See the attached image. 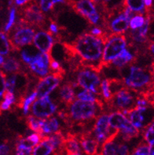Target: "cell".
<instances>
[{
	"label": "cell",
	"instance_id": "23",
	"mask_svg": "<svg viewBox=\"0 0 154 155\" xmlns=\"http://www.w3.org/2000/svg\"><path fill=\"white\" fill-rule=\"evenodd\" d=\"M2 69L6 72L13 73H18L21 72V63L18 59L14 57H9L6 59V61L2 63Z\"/></svg>",
	"mask_w": 154,
	"mask_h": 155
},
{
	"label": "cell",
	"instance_id": "29",
	"mask_svg": "<svg viewBox=\"0 0 154 155\" xmlns=\"http://www.w3.org/2000/svg\"><path fill=\"white\" fill-rule=\"evenodd\" d=\"M143 140L148 144L154 142V120L142 131Z\"/></svg>",
	"mask_w": 154,
	"mask_h": 155
},
{
	"label": "cell",
	"instance_id": "7",
	"mask_svg": "<svg viewBox=\"0 0 154 155\" xmlns=\"http://www.w3.org/2000/svg\"><path fill=\"white\" fill-rule=\"evenodd\" d=\"M131 10L126 7L120 11L118 12V14H116L114 18L109 20H104V27L106 29V32L109 35L114 34H123L127 31L129 28V21L130 19L134 15Z\"/></svg>",
	"mask_w": 154,
	"mask_h": 155
},
{
	"label": "cell",
	"instance_id": "6",
	"mask_svg": "<svg viewBox=\"0 0 154 155\" xmlns=\"http://www.w3.org/2000/svg\"><path fill=\"white\" fill-rule=\"evenodd\" d=\"M20 13L21 16L20 21L26 25L35 26L40 28H43L45 25L46 17L35 1L28 2L27 6H24Z\"/></svg>",
	"mask_w": 154,
	"mask_h": 155
},
{
	"label": "cell",
	"instance_id": "41",
	"mask_svg": "<svg viewBox=\"0 0 154 155\" xmlns=\"http://www.w3.org/2000/svg\"><path fill=\"white\" fill-rule=\"evenodd\" d=\"M58 31H59V28L58 25L55 23L54 21H51V24H50V27H49V32L51 34H54V35H58Z\"/></svg>",
	"mask_w": 154,
	"mask_h": 155
},
{
	"label": "cell",
	"instance_id": "38",
	"mask_svg": "<svg viewBox=\"0 0 154 155\" xmlns=\"http://www.w3.org/2000/svg\"><path fill=\"white\" fill-rule=\"evenodd\" d=\"M6 73L3 71L0 70V98L2 97L6 91Z\"/></svg>",
	"mask_w": 154,
	"mask_h": 155
},
{
	"label": "cell",
	"instance_id": "11",
	"mask_svg": "<svg viewBox=\"0 0 154 155\" xmlns=\"http://www.w3.org/2000/svg\"><path fill=\"white\" fill-rule=\"evenodd\" d=\"M77 84L94 94H101V80L98 73L88 68L82 69L77 75Z\"/></svg>",
	"mask_w": 154,
	"mask_h": 155
},
{
	"label": "cell",
	"instance_id": "34",
	"mask_svg": "<svg viewBox=\"0 0 154 155\" xmlns=\"http://www.w3.org/2000/svg\"><path fill=\"white\" fill-rule=\"evenodd\" d=\"M15 20H16V9L14 6L10 9V15H9V19H8L7 23L5 25V28H4V31L6 32H8L13 28V25L15 23Z\"/></svg>",
	"mask_w": 154,
	"mask_h": 155
},
{
	"label": "cell",
	"instance_id": "16",
	"mask_svg": "<svg viewBox=\"0 0 154 155\" xmlns=\"http://www.w3.org/2000/svg\"><path fill=\"white\" fill-rule=\"evenodd\" d=\"M28 66L35 76L46 77L50 73L49 54L40 52L33 62Z\"/></svg>",
	"mask_w": 154,
	"mask_h": 155
},
{
	"label": "cell",
	"instance_id": "1",
	"mask_svg": "<svg viewBox=\"0 0 154 155\" xmlns=\"http://www.w3.org/2000/svg\"><path fill=\"white\" fill-rule=\"evenodd\" d=\"M119 70L125 86L138 94H143L154 89L149 66L142 67L132 64L121 67Z\"/></svg>",
	"mask_w": 154,
	"mask_h": 155
},
{
	"label": "cell",
	"instance_id": "30",
	"mask_svg": "<svg viewBox=\"0 0 154 155\" xmlns=\"http://www.w3.org/2000/svg\"><path fill=\"white\" fill-rule=\"evenodd\" d=\"M101 94L107 103L113 98V95L111 92L110 87H109L108 79H105L102 81V82H101Z\"/></svg>",
	"mask_w": 154,
	"mask_h": 155
},
{
	"label": "cell",
	"instance_id": "45",
	"mask_svg": "<svg viewBox=\"0 0 154 155\" xmlns=\"http://www.w3.org/2000/svg\"><path fill=\"white\" fill-rule=\"evenodd\" d=\"M151 71V75H152V85L154 87V61L151 63V65H149Z\"/></svg>",
	"mask_w": 154,
	"mask_h": 155
},
{
	"label": "cell",
	"instance_id": "22",
	"mask_svg": "<svg viewBox=\"0 0 154 155\" xmlns=\"http://www.w3.org/2000/svg\"><path fill=\"white\" fill-rule=\"evenodd\" d=\"M123 6L135 14H146V13L143 0H124Z\"/></svg>",
	"mask_w": 154,
	"mask_h": 155
},
{
	"label": "cell",
	"instance_id": "21",
	"mask_svg": "<svg viewBox=\"0 0 154 155\" xmlns=\"http://www.w3.org/2000/svg\"><path fill=\"white\" fill-rule=\"evenodd\" d=\"M59 121L56 117L50 118L48 120L43 119L42 123V135L46 136L48 134H53L59 130Z\"/></svg>",
	"mask_w": 154,
	"mask_h": 155
},
{
	"label": "cell",
	"instance_id": "24",
	"mask_svg": "<svg viewBox=\"0 0 154 155\" xmlns=\"http://www.w3.org/2000/svg\"><path fill=\"white\" fill-rule=\"evenodd\" d=\"M76 97L80 100L85 101V102H95V103H98V105H100L102 107L104 106L102 101L98 99L95 96V94L94 92H92V91L87 90V89H84V90L80 91V92L76 93Z\"/></svg>",
	"mask_w": 154,
	"mask_h": 155
},
{
	"label": "cell",
	"instance_id": "33",
	"mask_svg": "<svg viewBox=\"0 0 154 155\" xmlns=\"http://www.w3.org/2000/svg\"><path fill=\"white\" fill-rule=\"evenodd\" d=\"M10 52V42L6 35L0 31V54L7 55Z\"/></svg>",
	"mask_w": 154,
	"mask_h": 155
},
{
	"label": "cell",
	"instance_id": "49",
	"mask_svg": "<svg viewBox=\"0 0 154 155\" xmlns=\"http://www.w3.org/2000/svg\"><path fill=\"white\" fill-rule=\"evenodd\" d=\"M2 115V110H1V108H0V116Z\"/></svg>",
	"mask_w": 154,
	"mask_h": 155
},
{
	"label": "cell",
	"instance_id": "32",
	"mask_svg": "<svg viewBox=\"0 0 154 155\" xmlns=\"http://www.w3.org/2000/svg\"><path fill=\"white\" fill-rule=\"evenodd\" d=\"M130 155H149V144L143 140L133 149Z\"/></svg>",
	"mask_w": 154,
	"mask_h": 155
},
{
	"label": "cell",
	"instance_id": "18",
	"mask_svg": "<svg viewBox=\"0 0 154 155\" xmlns=\"http://www.w3.org/2000/svg\"><path fill=\"white\" fill-rule=\"evenodd\" d=\"M137 55H138L137 54L132 53L131 51L126 48L114 60L112 61L110 65H114L115 67H117L118 69L125 66V65H132V64H135L138 60Z\"/></svg>",
	"mask_w": 154,
	"mask_h": 155
},
{
	"label": "cell",
	"instance_id": "47",
	"mask_svg": "<svg viewBox=\"0 0 154 155\" xmlns=\"http://www.w3.org/2000/svg\"><path fill=\"white\" fill-rule=\"evenodd\" d=\"M54 3H58V2H64V0H53Z\"/></svg>",
	"mask_w": 154,
	"mask_h": 155
},
{
	"label": "cell",
	"instance_id": "48",
	"mask_svg": "<svg viewBox=\"0 0 154 155\" xmlns=\"http://www.w3.org/2000/svg\"><path fill=\"white\" fill-rule=\"evenodd\" d=\"M93 1H94V2H95V3H97V2H98L100 1V0H93Z\"/></svg>",
	"mask_w": 154,
	"mask_h": 155
},
{
	"label": "cell",
	"instance_id": "20",
	"mask_svg": "<svg viewBox=\"0 0 154 155\" xmlns=\"http://www.w3.org/2000/svg\"><path fill=\"white\" fill-rule=\"evenodd\" d=\"M59 95H60L61 100L66 105V106L71 104L74 101L75 98V91L74 87L72 86V83H66L63 86H61L59 90Z\"/></svg>",
	"mask_w": 154,
	"mask_h": 155
},
{
	"label": "cell",
	"instance_id": "19",
	"mask_svg": "<svg viewBox=\"0 0 154 155\" xmlns=\"http://www.w3.org/2000/svg\"><path fill=\"white\" fill-rule=\"evenodd\" d=\"M54 152V147L49 140V136H42L41 141L32 150L31 155H50Z\"/></svg>",
	"mask_w": 154,
	"mask_h": 155
},
{
	"label": "cell",
	"instance_id": "13",
	"mask_svg": "<svg viewBox=\"0 0 154 155\" xmlns=\"http://www.w3.org/2000/svg\"><path fill=\"white\" fill-rule=\"evenodd\" d=\"M63 77L59 75L52 74L48 75L45 77L39 78L38 84L35 87V91L37 94V98H40L43 97L48 96V94L56 88L60 84V81Z\"/></svg>",
	"mask_w": 154,
	"mask_h": 155
},
{
	"label": "cell",
	"instance_id": "31",
	"mask_svg": "<svg viewBox=\"0 0 154 155\" xmlns=\"http://www.w3.org/2000/svg\"><path fill=\"white\" fill-rule=\"evenodd\" d=\"M36 98H37V94H36V91H32L29 95H28V97L25 98L21 107L25 115H28V113L29 111L30 106L33 104L34 101L35 100Z\"/></svg>",
	"mask_w": 154,
	"mask_h": 155
},
{
	"label": "cell",
	"instance_id": "2",
	"mask_svg": "<svg viewBox=\"0 0 154 155\" xmlns=\"http://www.w3.org/2000/svg\"><path fill=\"white\" fill-rule=\"evenodd\" d=\"M76 55L86 64H94L101 61L105 44L102 39L90 33L81 34L70 43Z\"/></svg>",
	"mask_w": 154,
	"mask_h": 155
},
{
	"label": "cell",
	"instance_id": "17",
	"mask_svg": "<svg viewBox=\"0 0 154 155\" xmlns=\"http://www.w3.org/2000/svg\"><path fill=\"white\" fill-rule=\"evenodd\" d=\"M54 39L49 31H41L34 36L33 43L35 47L43 53L50 54L54 45Z\"/></svg>",
	"mask_w": 154,
	"mask_h": 155
},
{
	"label": "cell",
	"instance_id": "44",
	"mask_svg": "<svg viewBox=\"0 0 154 155\" xmlns=\"http://www.w3.org/2000/svg\"><path fill=\"white\" fill-rule=\"evenodd\" d=\"M149 155H154V142L149 144Z\"/></svg>",
	"mask_w": 154,
	"mask_h": 155
},
{
	"label": "cell",
	"instance_id": "14",
	"mask_svg": "<svg viewBox=\"0 0 154 155\" xmlns=\"http://www.w3.org/2000/svg\"><path fill=\"white\" fill-rule=\"evenodd\" d=\"M91 132L100 146H102L111 133L109 124V115L107 114H102L97 117Z\"/></svg>",
	"mask_w": 154,
	"mask_h": 155
},
{
	"label": "cell",
	"instance_id": "36",
	"mask_svg": "<svg viewBox=\"0 0 154 155\" xmlns=\"http://www.w3.org/2000/svg\"><path fill=\"white\" fill-rule=\"evenodd\" d=\"M16 80H17V73L11 75L6 81V88L12 93H14L15 91Z\"/></svg>",
	"mask_w": 154,
	"mask_h": 155
},
{
	"label": "cell",
	"instance_id": "8",
	"mask_svg": "<svg viewBox=\"0 0 154 155\" xmlns=\"http://www.w3.org/2000/svg\"><path fill=\"white\" fill-rule=\"evenodd\" d=\"M131 124L142 132L154 120V106L149 105L145 107L135 106L125 114Z\"/></svg>",
	"mask_w": 154,
	"mask_h": 155
},
{
	"label": "cell",
	"instance_id": "12",
	"mask_svg": "<svg viewBox=\"0 0 154 155\" xmlns=\"http://www.w3.org/2000/svg\"><path fill=\"white\" fill-rule=\"evenodd\" d=\"M57 106L51 100L49 96L40 98L31 106V113L38 118H48L56 112Z\"/></svg>",
	"mask_w": 154,
	"mask_h": 155
},
{
	"label": "cell",
	"instance_id": "35",
	"mask_svg": "<svg viewBox=\"0 0 154 155\" xmlns=\"http://www.w3.org/2000/svg\"><path fill=\"white\" fill-rule=\"evenodd\" d=\"M149 17V39L154 40V9L152 8L147 13Z\"/></svg>",
	"mask_w": 154,
	"mask_h": 155
},
{
	"label": "cell",
	"instance_id": "40",
	"mask_svg": "<svg viewBox=\"0 0 154 155\" xmlns=\"http://www.w3.org/2000/svg\"><path fill=\"white\" fill-rule=\"evenodd\" d=\"M12 150L7 143L0 144V155H11Z\"/></svg>",
	"mask_w": 154,
	"mask_h": 155
},
{
	"label": "cell",
	"instance_id": "26",
	"mask_svg": "<svg viewBox=\"0 0 154 155\" xmlns=\"http://www.w3.org/2000/svg\"><path fill=\"white\" fill-rule=\"evenodd\" d=\"M40 52L37 50H33V48H25L21 51V60L25 63L26 65H30L33 62Z\"/></svg>",
	"mask_w": 154,
	"mask_h": 155
},
{
	"label": "cell",
	"instance_id": "43",
	"mask_svg": "<svg viewBox=\"0 0 154 155\" xmlns=\"http://www.w3.org/2000/svg\"><path fill=\"white\" fill-rule=\"evenodd\" d=\"M15 4L17 6H23L25 4L28 3V2H29L31 0H14Z\"/></svg>",
	"mask_w": 154,
	"mask_h": 155
},
{
	"label": "cell",
	"instance_id": "4",
	"mask_svg": "<svg viewBox=\"0 0 154 155\" xmlns=\"http://www.w3.org/2000/svg\"><path fill=\"white\" fill-rule=\"evenodd\" d=\"M127 42L126 35L123 34H114L109 35L103 50L101 60L103 67L109 66L113 60L127 48Z\"/></svg>",
	"mask_w": 154,
	"mask_h": 155
},
{
	"label": "cell",
	"instance_id": "28",
	"mask_svg": "<svg viewBox=\"0 0 154 155\" xmlns=\"http://www.w3.org/2000/svg\"><path fill=\"white\" fill-rule=\"evenodd\" d=\"M4 100L0 103V108L2 110H9L11 109V106L15 103V96L14 93H12L9 91H5L3 95Z\"/></svg>",
	"mask_w": 154,
	"mask_h": 155
},
{
	"label": "cell",
	"instance_id": "9",
	"mask_svg": "<svg viewBox=\"0 0 154 155\" xmlns=\"http://www.w3.org/2000/svg\"><path fill=\"white\" fill-rule=\"evenodd\" d=\"M66 2L78 14L84 17L91 25H98L100 14L96 8V3L93 0H69Z\"/></svg>",
	"mask_w": 154,
	"mask_h": 155
},
{
	"label": "cell",
	"instance_id": "46",
	"mask_svg": "<svg viewBox=\"0 0 154 155\" xmlns=\"http://www.w3.org/2000/svg\"><path fill=\"white\" fill-rule=\"evenodd\" d=\"M4 61V59L3 58H2V56L1 54H0V65H2V63H3Z\"/></svg>",
	"mask_w": 154,
	"mask_h": 155
},
{
	"label": "cell",
	"instance_id": "39",
	"mask_svg": "<svg viewBox=\"0 0 154 155\" xmlns=\"http://www.w3.org/2000/svg\"><path fill=\"white\" fill-rule=\"evenodd\" d=\"M146 52L152 59V61H154V40H149L146 47Z\"/></svg>",
	"mask_w": 154,
	"mask_h": 155
},
{
	"label": "cell",
	"instance_id": "5",
	"mask_svg": "<svg viewBox=\"0 0 154 155\" xmlns=\"http://www.w3.org/2000/svg\"><path fill=\"white\" fill-rule=\"evenodd\" d=\"M138 93L132 89L125 86L113 95V98L108 102L109 107L116 108L122 113L126 114L136 106Z\"/></svg>",
	"mask_w": 154,
	"mask_h": 155
},
{
	"label": "cell",
	"instance_id": "25",
	"mask_svg": "<svg viewBox=\"0 0 154 155\" xmlns=\"http://www.w3.org/2000/svg\"><path fill=\"white\" fill-rule=\"evenodd\" d=\"M43 119L38 118L35 116L31 115H28L26 117V124L28 127L29 129L31 131L39 133V135H42V123H43Z\"/></svg>",
	"mask_w": 154,
	"mask_h": 155
},
{
	"label": "cell",
	"instance_id": "42",
	"mask_svg": "<svg viewBox=\"0 0 154 155\" xmlns=\"http://www.w3.org/2000/svg\"><path fill=\"white\" fill-rule=\"evenodd\" d=\"M143 1H144V5L145 7H146V14L153 7L154 0H143Z\"/></svg>",
	"mask_w": 154,
	"mask_h": 155
},
{
	"label": "cell",
	"instance_id": "15",
	"mask_svg": "<svg viewBox=\"0 0 154 155\" xmlns=\"http://www.w3.org/2000/svg\"><path fill=\"white\" fill-rule=\"evenodd\" d=\"M80 144L87 155H98L100 152V144L92 134L91 130L84 132L78 136Z\"/></svg>",
	"mask_w": 154,
	"mask_h": 155
},
{
	"label": "cell",
	"instance_id": "37",
	"mask_svg": "<svg viewBox=\"0 0 154 155\" xmlns=\"http://www.w3.org/2000/svg\"><path fill=\"white\" fill-rule=\"evenodd\" d=\"M54 2L53 0H40L39 2V7L43 12H49L52 10L54 6Z\"/></svg>",
	"mask_w": 154,
	"mask_h": 155
},
{
	"label": "cell",
	"instance_id": "3",
	"mask_svg": "<svg viewBox=\"0 0 154 155\" xmlns=\"http://www.w3.org/2000/svg\"><path fill=\"white\" fill-rule=\"evenodd\" d=\"M68 112L59 113V116L68 124L72 121H86L97 118L98 110H103V107L95 102H85L82 100H74L68 106Z\"/></svg>",
	"mask_w": 154,
	"mask_h": 155
},
{
	"label": "cell",
	"instance_id": "27",
	"mask_svg": "<svg viewBox=\"0 0 154 155\" xmlns=\"http://www.w3.org/2000/svg\"><path fill=\"white\" fill-rule=\"evenodd\" d=\"M146 21V15L143 14H136L133 15L132 18L129 21V28L131 30L138 29L139 28L143 27Z\"/></svg>",
	"mask_w": 154,
	"mask_h": 155
},
{
	"label": "cell",
	"instance_id": "10",
	"mask_svg": "<svg viewBox=\"0 0 154 155\" xmlns=\"http://www.w3.org/2000/svg\"><path fill=\"white\" fill-rule=\"evenodd\" d=\"M18 27L15 28V31L10 39V45L14 51H21V47L31 44L35 36V30L28 25L19 21Z\"/></svg>",
	"mask_w": 154,
	"mask_h": 155
},
{
	"label": "cell",
	"instance_id": "50",
	"mask_svg": "<svg viewBox=\"0 0 154 155\" xmlns=\"http://www.w3.org/2000/svg\"><path fill=\"white\" fill-rule=\"evenodd\" d=\"M67 1H69V0H64V2H67Z\"/></svg>",
	"mask_w": 154,
	"mask_h": 155
}]
</instances>
